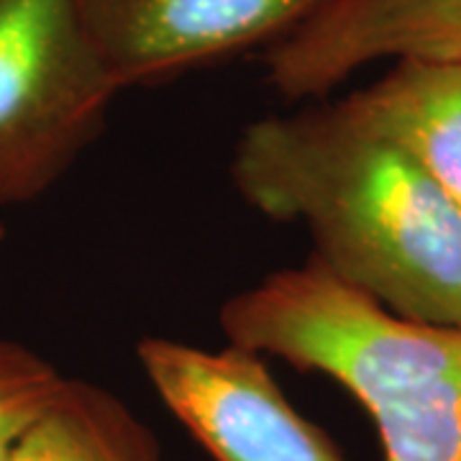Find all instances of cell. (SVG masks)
Segmentation results:
<instances>
[{
    "label": "cell",
    "mask_w": 461,
    "mask_h": 461,
    "mask_svg": "<svg viewBox=\"0 0 461 461\" xmlns=\"http://www.w3.org/2000/svg\"><path fill=\"white\" fill-rule=\"evenodd\" d=\"M136 359L167 411L215 461H346L290 405L259 351L149 336L136 344Z\"/></svg>",
    "instance_id": "277c9868"
},
{
    "label": "cell",
    "mask_w": 461,
    "mask_h": 461,
    "mask_svg": "<svg viewBox=\"0 0 461 461\" xmlns=\"http://www.w3.org/2000/svg\"><path fill=\"white\" fill-rule=\"evenodd\" d=\"M377 59L461 62V0H330L264 50L267 83L287 100H323Z\"/></svg>",
    "instance_id": "8992f818"
},
{
    "label": "cell",
    "mask_w": 461,
    "mask_h": 461,
    "mask_svg": "<svg viewBox=\"0 0 461 461\" xmlns=\"http://www.w3.org/2000/svg\"><path fill=\"white\" fill-rule=\"evenodd\" d=\"M229 344L341 384L372 418L382 461H461V326L397 318L315 259L229 297Z\"/></svg>",
    "instance_id": "7a4b0ae2"
},
{
    "label": "cell",
    "mask_w": 461,
    "mask_h": 461,
    "mask_svg": "<svg viewBox=\"0 0 461 461\" xmlns=\"http://www.w3.org/2000/svg\"><path fill=\"white\" fill-rule=\"evenodd\" d=\"M5 461H162L129 405L85 379H65Z\"/></svg>",
    "instance_id": "ba28073f"
},
{
    "label": "cell",
    "mask_w": 461,
    "mask_h": 461,
    "mask_svg": "<svg viewBox=\"0 0 461 461\" xmlns=\"http://www.w3.org/2000/svg\"><path fill=\"white\" fill-rule=\"evenodd\" d=\"M330 0H80L118 90L159 85L282 41Z\"/></svg>",
    "instance_id": "5b68a950"
},
{
    "label": "cell",
    "mask_w": 461,
    "mask_h": 461,
    "mask_svg": "<svg viewBox=\"0 0 461 461\" xmlns=\"http://www.w3.org/2000/svg\"><path fill=\"white\" fill-rule=\"evenodd\" d=\"M65 379L33 348L0 339V461L47 411Z\"/></svg>",
    "instance_id": "9c48e42d"
},
{
    "label": "cell",
    "mask_w": 461,
    "mask_h": 461,
    "mask_svg": "<svg viewBox=\"0 0 461 461\" xmlns=\"http://www.w3.org/2000/svg\"><path fill=\"white\" fill-rule=\"evenodd\" d=\"M344 100L461 208V62L397 59Z\"/></svg>",
    "instance_id": "52a82bcc"
},
{
    "label": "cell",
    "mask_w": 461,
    "mask_h": 461,
    "mask_svg": "<svg viewBox=\"0 0 461 461\" xmlns=\"http://www.w3.org/2000/svg\"><path fill=\"white\" fill-rule=\"evenodd\" d=\"M118 93L80 0H0V208L62 180Z\"/></svg>",
    "instance_id": "3957f363"
},
{
    "label": "cell",
    "mask_w": 461,
    "mask_h": 461,
    "mask_svg": "<svg viewBox=\"0 0 461 461\" xmlns=\"http://www.w3.org/2000/svg\"><path fill=\"white\" fill-rule=\"evenodd\" d=\"M249 208L300 223L313 257L397 318L461 326V208L341 100L251 121L230 157Z\"/></svg>",
    "instance_id": "6da1fadb"
}]
</instances>
